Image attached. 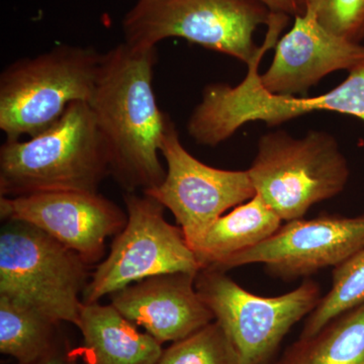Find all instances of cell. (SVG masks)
I'll use <instances>...</instances> for the list:
<instances>
[{"label": "cell", "instance_id": "1", "mask_svg": "<svg viewBox=\"0 0 364 364\" xmlns=\"http://www.w3.org/2000/svg\"><path fill=\"white\" fill-rule=\"evenodd\" d=\"M157 49L126 43L104 53L90 105L109 158L111 176L126 193L156 188L166 170L160 147L170 121L153 90Z\"/></svg>", "mask_w": 364, "mask_h": 364}, {"label": "cell", "instance_id": "2", "mask_svg": "<svg viewBox=\"0 0 364 364\" xmlns=\"http://www.w3.org/2000/svg\"><path fill=\"white\" fill-rule=\"evenodd\" d=\"M287 21L286 16H272L265 42L248 64L247 75L242 82L235 86L215 83L205 88L202 100L188 122V135L196 143L215 147L251 122L279 126L316 111L349 114L364 122V63L349 71L348 77L341 85L318 97L273 95L263 87L258 73L261 59L279 42Z\"/></svg>", "mask_w": 364, "mask_h": 364}, {"label": "cell", "instance_id": "3", "mask_svg": "<svg viewBox=\"0 0 364 364\" xmlns=\"http://www.w3.org/2000/svg\"><path fill=\"white\" fill-rule=\"evenodd\" d=\"M109 176V153L87 102H74L37 136L6 139L0 147V196L97 193Z\"/></svg>", "mask_w": 364, "mask_h": 364}, {"label": "cell", "instance_id": "4", "mask_svg": "<svg viewBox=\"0 0 364 364\" xmlns=\"http://www.w3.org/2000/svg\"><path fill=\"white\" fill-rule=\"evenodd\" d=\"M102 54L60 45L7 66L0 75V130L7 140L32 138L59 121L74 102H90Z\"/></svg>", "mask_w": 364, "mask_h": 364}, {"label": "cell", "instance_id": "5", "mask_svg": "<svg viewBox=\"0 0 364 364\" xmlns=\"http://www.w3.org/2000/svg\"><path fill=\"white\" fill-rule=\"evenodd\" d=\"M88 263L26 223L6 221L0 233V296L77 327Z\"/></svg>", "mask_w": 364, "mask_h": 364}, {"label": "cell", "instance_id": "6", "mask_svg": "<svg viewBox=\"0 0 364 364\" xmlns=\"http://www.w3.org/2000/svg\"><path fill=\"white\" fill-rule=\"evenodd\" d=\"M247 171L256 195L286 222L301 219L316 203L338 196L350 176L336 139L320 131L303 138L284 131L265 134Z\"/></svg>", "mask_w": 364, "mask_h": 364}, {"label": "cell", "instance_id": "7", "mask_svg": "<svg viewBox=\"0 0 364 364\" xmlns=\"http://www.w3.org/2000/svg\"><path fill=\"white\" fill-rule=\"evenodd\" d=\"M272 13L259 0H139L124 16V43L156 49L169 38H182L248 64L261 47L254 32Z\"/></svg>", "mask_w": 364, "mask_h": 364}, {"label": "cell", "instance_id": "8", "mask_svg": "<svg viewBox=\"0 0 364 364\" xmlns=\"http://www.w3.org/2000/svg\"><path fill=\"white\" fill-rule=\"evenodd\" d=\"M196 287L200 298L222 326L240 364H265L294 324L317 308L321 289L306 279L282 296L251 294L222 270L200 269Z\"/></svg>", "mask_w": 364, "mask_h": 364}, {"label": "cell", "instance_id": "9", "mask_svg": "<svg viewBox=\"0 0 364 364\" xmlns=\"http://www.w3.org/2000/svg\"><path fill=\"white\" fill-rule=\"evenodd\" d=\"M126 225L112 241L111 251L91 275L83 304L100 301L140 280L165 273L198 274L200 265L181 227L164 218L161 203L143 193H126Z\"/></svg>", "mask_w": 364, "mask_h": 364}, {"label": "cell", "instance_id": "10", "mask_svg": "<svg viewBox=\"0 0 364 364\" xmlns=\"http://www.w3.org/2000/svg\"><path fill=\"white\" fill-rule=\"evenodd\" d=\"M166 161L164 181L143 193L168 208L195 252L210 227L227 210L256 195L247 170L203 164L183 147L170 119L160 147Z\"/></svg>", "mask_w": 364, "mask_h": 364}, {"label": "cell", "instance_id": "11", "mask_svg": "<svg viewBox=\"0 0 364 364\" xmlns=\"http://www.w3.org/2000/svg\"><path fill=\"white\" fill-rule=\"evenodd\" d=\"M363 247L364 215L301 218L287 222L267 240L230 258L218 270L262 263L272 277L291 280L338 267Z\"/></svg>", "mask_w": 364, "mask_h": 364}, {"label": "cell", "instance_id": "12", "mask_svg": "<svg viewBox=\"0 0 364 364\" xmlns=\"http://www.w3.org/2000/svg\"><path fill=\"white\" fill-rule=\"evenodd\" d=\"M4 221L26 223L49 235L91 264L104 255L105 241L119 234L128 215L98 193L47 191L0 196Z\"/></svg>", "mask_w": 364, "mask_h": 364}, {"label": "cell", "instance_id": "13", "mask_svg": "<svg viewBox=\"0 0 364 364\" xmlns=\"http://www.w3.org/2000/svg\"><path fill=\"white\" fill-rule=\"evenodd\" d=\"M363 63V45L328 32L315 14L306 9L275 45L272 64L260 75V81L273 95L293 97L306 92L328 74L349 72Z\"/></svg>", "mask_w": 364, "mask_h": 364}, {"label": "cell", "instance_id": "14", "mask_svg": "<svg viewBox=\"0 0 364 364\" xmlns=\"http://www.w3.org/2000/svg\"><path fill=\"white\" fill-rule=\"evenodd\" d=\"M196 274L165 273L111 294L112 305L160 343L176 342L215 320L196 287Z\"/></svg>", "mask_w": 364, "mask_h": 364}, {"label": "cell", "instance_id": "15", "mask_svg": "<svg viewBox=\"0 0 364 364\" xmlns=\"http://www.w3.org/2000/svg\"><path fill=\"white\" fill-rule=\"evenodd\" d=\"M77 327L85 364H157L161 358V343L112 305L83 304Z\"/></svg>", "mask_w": 364, "mask_h": 364}, {"label": "cell", "instance_id": "16", "mask_svg": "<svg viewBox=\"0 0 364 364\" xmlns=\"http://www.w3.org/2000/svg\"><path fill=\"white\" fill-rule=\"evenodd\" d=\"M279 215L259 196L232 208L208 230L195 249L200 269H219L228 259L267 240L282 226Z\"/></svg>", "mask_w": 364, "mask_h": 364}, {"label": "cell", "instance_id": "17", "mask_svg": "<svg viewBox=\"0 0 364 364\" xmlns=\"http://www.w3.org/2000/svg\"><path fill=\"white\" fill-rule=\"evenodd\" d=\"M277 364H364V301L299 338Z\"/></svg>", "mask_w": 364, "mask_h": 364}, {"label": "cell", "instance_id": "18", "mask_svg": "<svg viewBox=\"0 0 364 364\" xmlns=\"http://www.w3.org/2000/svg\"><path fill=\"white\" fill-rule=\"evenodd\" d=\"M42 314L0 296V351L18 364H37L54 351V326Z\"/></svg>", "mask_w": 364, "mask_h": 364}, {"label": "cell", "instance_id": "19", "mask_svg": "<svg viewBox=\"0 0 364 364\" xmlns=\"http://www.w3.org/2000/svg\"><path fill=\"white\" fill-rule=\"evenodd\" d=\"M364 301V247L333 270L332 287L310 314L301 338L320 331L333 318Z\"/></svg>", "mask_w": 364, "mask_h": 364}, {"label": "cell", "instance_id": "20", "mask_svg": "<svg viewBox=\"0 0 364 364\" xmlns=\"http://www.w3.org/2000/svg\"><path fill=\"white\" fill-rule=\"evenodd\" d=\"M157 364H240L222 326L213 321L163 350Z\"/></svg>", "mask_w": 364, "mask_h": 364}, {"label": "cell", "instance_id": "21", "mask_svg": "<svg viewBox=\"0 0 364 364\" xmlns=\"http://www.w3.org/2000/svg\"><path fill=\"white\" fill-rule=\"evenodd\" d=\"M304 9L333 35L358 44L364 39V0H305Z\"/></svg>", "mask_w": 364, "mask_h": 364}, {"label": "cell", "instance_id": "22", "mask_svg": "<svg viewBox=\"0 0 364 364\" xmlns=\"http://www.w3.org/2000/svg\"><path fill=\"white\" fill-rule=\"evenodd\" d=\"M259 1L267 6L272 13L294 16L304 14L298 0H259Z\"/></svg>", "mask_w": 364, "mask_h": 364}, {"label": "cell", "instance_id": "23", "mask_svg": "<svg viewBox=\"0 0 364 364\" xmlns=\"http://www.w3.org/2000/svg\"><path fill=\"white\" fill-rule=\"evenodd\" d=\"M37 364H76L69 354L61 353L55 350L42 361Z\"/></svg>", "mask_w": 364, "mask_h": 364}, {"label": "cell", "instance_id": "24", "mask_svg": "<svg viewBox=\"0 0 364 364\" xmlns=\"http://www.w3.org/2000/svg\"><path fill=\"white\" fill-rule=\"evenodd\" d=\"M298 1L301 9H303V11H305V9H304V2H305V0H298Z\"/></svg>", "mask_w": 364, "mask_h": 364}]
</instances>
